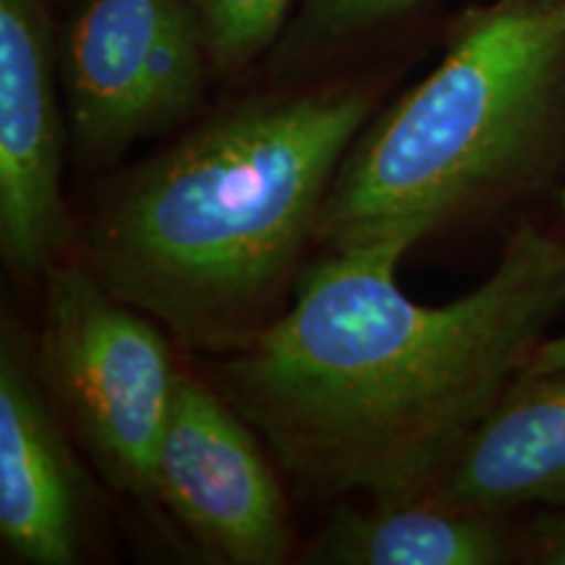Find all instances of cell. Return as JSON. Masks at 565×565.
<instances>
[{"label":"cell","mask_w":565,"mask_h":565,"mask_svg":"<svg viewBox=\"0 0 565 565\" xmlns=\"http://www.w3.org/2000/svg\"><path fill=\"white\" fill-rule=\"evenodd\" d=\"M404 238L303 267L286 312L210 383L315 498L433 492L565 309V242L521 225L487 280L427 307L401 291Z\"/></svg>","instance_id":"6da1fadb"},{"label":"cell","mask_w":565,"mask_h":565,"mask_svg":"<svg viewBox=\"0 0 565 565\" xmlns=\"http://www.w3.org/2000/svg\"><path fill=\"white\" fill-rule=\"evenodd\" d=\"M370 113L362 89H320L210 118L118 181L84 223L82 259L186 349H236L294 294Z\"/></svg>","instance_id":"7a4b0ae2"},{"label":"cell","mask_w":565,"mask_h":565,"mask_svg":"<svg viewBox=\"0 0 565 565\" xmlns=\"http://www.w3.org/2000/svg\"><path fill=\"white\" fill-rule=\"evenodd\" d=\"M563 145L565 9H469L433 74L351 145L317 244H419L540 189Z\"/></svg>","instance_id":"3957f363"},{"label":"cell","mask_w":565,"mask_h":565,"mask_svg":"<svg viewBox=\"0 0 565 565\" xmlns=\"http://www.w3.org/2000/svg\"><path fill=\"white\" fill-rule=\"evenodd\" d=\"M34 359L53 404L113 490L154 500V461L181 370L150 315L84 259L45 273Z\"/></svg>","instance_id":"277c9868"},{"label":"cell","mask_w":565,"mask_h":565,"mask_svg":"<svg viewBox=\"0 0 565 565\" xmlns=\"http://www.w3.org/2000/svg\"><path fill=\"white\" fill-rule=\"evenodd\" d=\"M58 68L84 166H108L134 141L186 121L212 71L186 0H79L61 32Z\"/></svg>","instance_id":"5b68a950"},{"label":"cell","mask_w":565,"mask_h":565,"mask_svg":"<svg viewBox=\"0 0 565 565\" xmlns=\"http://www.w3.org/2000/svg\"><path fill=\"white\" fill-rule=\"evenodd\" d=\"M154 500L215 561L278 565L291 553L286 494L252 424L192 372L181 370L162 429Z\"/></svg>","instance_id":"8992f818"},{"label":"cell","mask_w":565,"mask_h":565,"mask_svg":"<svg viewBox=\"0 0 565 565\" xmlns=\"http://www.w3.org/2000/svg\"><path fill=\"white\" fill-rule=\"evenodd\" d=\"M58 76L45 0H0V252L19 278L45 275L74 236Z\"/></svg>","instance_id":"52a82bcc"},{"label":"cell","mask_w":565,"mask_h":565,"mask_svg":"<svg viewBox=\"0 0 565 565\" xmlns=\"http://www.w3.org/2000/svg\"><path fill=\"white\" fill-rule=\"evenodd\" d=\"M42 383L34 338L6 309L0 328V540L30 565L79 563L84 479Z\"/></svg>","instance_id":"ba28073f"},{"label":"cell","mask_w":565,"mask_h":565,"mask_svg":"<svg viewBox=\"0 0 565 565\" xmlns=\"http://www.w3.org/2000/svg\"><path fill=\"white\" fill-rule=\"evenodd\" d=\"M427 494L498 515L565 505V370L519 374Z\"/></svg>","instance_id":"9c48e42d"},{"label":"cell","mask_w":565,"mask_h":565,"mask_svg":"<svg viewBox=\"0 0 565 565\" xmlns=\"http://www.w3.org/2000/svg\"><path fill=\"white\" fill-rule=\"evenodd\" d=\"M503 515L437 503L433 494L338 513L307 550L324 565H498L513 557Z\"/></svg>","instance_id":"30bf717a"},{"label":"cell","mask_w":565,"mask_h":565,"mask_svg":"<svg viewBox=\"0 0 565 565\" xmlns=\"http://www.w3.org/2000/svg\"><path fill=\"white\" fill-rule=\"evenodd\" d=\"M215 74H238L270 47L294 0H186Z\"/></svg>","instance_id":"8fae6325"},{"label":"cell","mask_w":565,"mask_h":565,"mask_svg":"<svg viewBox=\"0 0 565 565\" xmlns=\"http://www.w3.org/2000/svg\"><path fill=\"white\" fill-rule=\"evenodd\" d=\"M422 0H309L299 34L307 40H338L412 11Z\"/></svg>","instance_id":"7c38bea8"},{"label":"cell","mask_w":565,"mask_h":565,"mask_svg":"<svg viewBox=\"0 0 565 565\" xmlns=\"http://www.w3.org/2000/svg\"><path fill=\"white\" fill-rule=\"evenodd\" d=\"M521 550L529 561L542 565H565V505L542 511L521 536Z\"/></svg>","instance_id":"4fadbf2b"},{"label":"cell","mask_w":565,"mask_h":565,"mask_svg":"<svg viewBox=\"0 0 565 565\" xmlns=\"http://www.w3.org/2000/svg\"><path fill=\"white\" fill-rule=\"evenodd\" d=\"M565 370V333L536 345L532 362L521 374H550Z\"/></svg>","instance_id":"5bb4252c"},{"label":"cell","mask_w":565,"mask_h":565,"mask_svg":"<svg viewBox=\"0 0 565 565\" xmlns=\"http://www.w3.org/2000/svg\"><path fill=\"white\" fill-rule=\"evenodd\" d=\"M505 9L519 11H561L565 9V0H498Z\"/></svg>","instance_id":"9a60e30c"},{"label":"cell","mask_w":565,"mask_h":565,"mask_svg":"<svg viewBox=\"0 0 565 565\" xmlns=\"http://www.w3.org/2000/svg\"><path fill=\"white\" fill-rule=\"evenodd\" d=\"M561 204H563V210H565V183H563V192H561Z\"/></svg>","instance_id":"2e32d148"}]
</instances>
